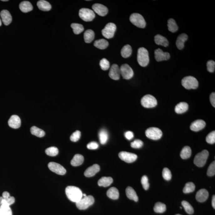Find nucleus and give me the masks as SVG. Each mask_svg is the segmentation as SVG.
I'll list each match as a JSON object with an SVG mask.
<instances>
[{
  "instance_id": "f257e3e1",
  "label": "nucleus",
  "mask_w": 215,
  "mask_h": 215,
  "mask_svg": "<svg viewBox=\"0 0 215 215\" xmlns=\"http://www.w3.org/2000/svg\"><path fill=\"white\" fill-rule=\"evenodd\" d=\"M66 193L69 199L74 202H77L83 197L81 191L77 187L67 186L66 189Z\"/></svg>"
},
{
  "instance_id": "f03ea898",
  "label": "nucleus",
  "mask_w": 215,
  "mask_h": 215,
  "mask_svg": "<svg viewBox=\"0 0 215 215\" xmlns=\"http://www.w3.org/2000/svg\"><path fill=\"white\" fill-rule=\"evenodd\" d=\"M137 60L140 66L145 67L148 65L149 62V52L146 49L140 48L138 50Z\"/></svg>"
},
{
  "instance_id": "7ed1b4c3",
  "label": "nucleus",
  "mask_w": 215,
  "mask_h": 215,
  "mask_svg": "<svg viewBox=\"0 0 215 215\" xmlns=\"http://www.w3.org/2000/svg\"><path fill=\"white\" fill-rule=\"evenodd\" d=\"M95 202V199L92 196L83 197L81 199L76 203L77 208L80 210H84L89 208Z\"/></svg>"
},
{
  "instance_id": "20e7f679",
  "label": "nucleus",
  "mask_w": 215,
  "mask_h": 215,
  "mask_svg": "<svg viewBox=\"0 0 215 215\" xmlns=\"http://www.w3.org/2000/svg\"><path fill=\"white\" fill-rule=\"evenodd\" d=\"M182 86L186 89H196L198 87V82L195 77L189 76H186L182 79Z\"/></svg>"
},
{
  "instance_id": "39448f33",
  "label": "nucleus",
  "mask_w": 215,
  "mask_h": 215,
  "mask_svg": "<svg viewBox=\"0 0 215 215\" xmlns=\"http://www.w3.org/2000/svg\"><path fill=\"white\" fill-rule=\"evenodd\" d=\"M208 156V151L207 150H203L197 154L194 157V164L198 167H203L207 162Z\"/></svg>"
},
{
  "instance_id": "423d86ee",
  "label": "nucleus",
  "mask_w": 215,
  "mask_h": 215,
  "mask_svg": "<svg viewBox=\"0 0 215 215\" xmlns=\"http://www.w3.org/2000/svg\"><path fill=\"white\" fill-rule=\"evenodd\" d=\"M130 21L137 27L143 29L145 27L146 22L143 16L138 13H133L129 18Z\"/></svg>"
},
{
  "instance_id": "0eeeda50",
  "label": "nucleus",
  "mask_w": 215,
  "mask_h": 215,
  "mask_svg": "<svg viewBox=\"0 0 215 215\" xmlns=\"http://www.w3.org/2000/svg\"><path fill=\"white\" fill-rule=\"evenodd\" d=\"M141 104L146 108H152L157 105V100L155 97L150 95H147L141 99Z\"/></svg>"
},
{
  "instance_id": "6e6552de",
  "label": "nucleus",
  "mask_w": 215,
  "mask_h": 215,
  "mask_svg": "<svg viewBox=\"0 0 215 215\" xmlns=\"http://www.w3.org/2000/svg\"><path fill=\"white\" fill-rule=\"evenodd\" d=\"M79 16L85 22L92 21L95 18V14L92 10L87 8H82L79 10Z\"/></svg>"
},
{
  "instance_id": "1a4fd4ad",
  "label": "nucleus",
  "mask_w": 215,
  "mask_h": 215,
  "mask_svg": "<svg viewBox=\"0 0 215 215\" xmlns=\"http://www.w3.org/2000/svg\"><path fill=\"white\" fill-rule=\"evenodd\" d=\"M146 136L150 139L158 140L162 136V132L160 129L155 127H151L145 131Z\"/></svg>"
},
{
  "instance_id": "9d476101",
  "label": "nucleus",
  "mask_w": 215,
  "mask_h": 215,
  "mask_svg": "<svg viewBox=\"0 0 215 215\" xmlns=\"http://www.w3.org/2000/svg\"><path fill=\"white\" fill-rule=\"evenodd\" d=\"M116 26L114 23H109L106 25L105 27L102 31V33L104 37L110 39L114 36Z\"/></svg>"
},
{
  "instance_id": "9b49d317",
  "label": "nucleus",
  "mask_w": 215,
  "mask_h": 215,
  "mask_svg": "<svg viewBox=\"0 0 215 215\" xmlns=\"http://www.w3.org/2000/svg\"><path fill=\"white\" fill-rule=\"evenodd\" d=\"M120 69V74L123 79L128 80L133 77L134 71L132 68L127 64L123 65Z\"/></svg>"
},
{
  "instance_id": "f8f14e48",
  "label": "nucleus",
  "mask_w": 215,
  "mask_h": 215,
  "mask_svg": "<svg viewBox=\"0 0 215 215\" xmlns=\"http://www.w3.org/2000/svg\"><path fill=\"white\" fill-rule=\"evenodd\" d=\"M119 157L121 160L126 163H132L136 160L138 156L136 154L126 151H122L119 153Z\"/></svg>"
},
{
  "instance_id": "ddd939ff",
  "label": "nucleus",
  "mask_w": 215,
  "mask_h": 215,
  "mask_svg": "<svg viewBox=\"0 0 215 215\" xmlns=\"http://www.w3.org/2000/svg\"><path fill=\"white\" fill-rule=\"evenodd\" d=\"M49 169L52 172L59 175H64L66 173V170L64 167L58 163L51 162L48 165Z\"/></svg>"
},
{
  "instance_id": "4468645a",
  "label": "nucleus",
  "mask_w": 215,
  "mask_h": 215,
  "mask_svg": "<svg viewBox=\"0 0 215 215\" xmlns=\"http://www.w3.org/2000/svg\"><path fill=\"white\" fill-rule=\"evenodd\" d=\"M155 58L158 62L165 61L170 58V55L168 52H163L162 50L158 48L155 51Z\"/></svg>"
},
{
  "instance_id": "2eb2a0df",
  "label": "nucleus",
  "mask_w": 215,
  "mask_h": 215,
  "mask_svg": "<svg viewBox=\"0 0 215 215\" xmlns=\"http://www.w3.org/2000/svg\"><path fill=\"white\" fill-rule=\"evenodd\" d=\"M92 8L96 13L102 17L106 16L108 13L107 7L102 4L98 3L94 4L92 6Z\"/></svg>"
},
{
  "instance_id": "dca6fc26",
  "label": "nucleus",
  "mask_w": 215,
  "mask_h": 215,
  "mask_svg": "<svg viewBox=\"0 0 215 215\" xmlns=\"http://www.w3.org/2000/svg\"><path fill=\"white\" fill-rule=\"evenodd\" d=\"M120 69L117 64H113L110 69L109 76L111 79L118 80L120 79Z\"/></svg>"
},
{
  "instance_id": "f3484780",
  "label": "nucleus",
  "mask_w": 215,
  "mask_h": 215,
  "mask_svg": "<svg viewBox=\"0 0 215 215\" xmlns=\"http://www.w3.org/2000/svg\"><path fill=\"white\" fill-rule=\"evenodd\" d=\"M206 123L205 122L202 120H197L194 121L191 123L190 128L194 132H198L204 128Z\"/></svg>"
},
{
  "instance_id": "a211bd4d",
  "label": "nucleus",
  "mask_w": 215,
  "mask_h": 215,
  "mask_svg": "<svg viewBox=\"0 0 215 215\" xmlns=\"http://www.w3.org/2000/svg\"><path fill=\"white\" fill-rule=\"evenodd\" d=\"M8 124L9 126L13 128H18L21 126V120L18 116L14 115L9 119Z\"/></svg>"
},
{
  "instance_id": "6ab92c4d",
  "label": "nucleus",
  "mask_w": 215,
  "mask_h": 215,
  "mask_svg": "<svg viewBox=\"0 0 215 215\" xmlns=\"http://www.w3.org/2000/svg\"><path fill=\"white\" fill-rule=\"evenodd\" d=\"M100 170V166L98 165L94 164L86 169L84 173L85 176L87 177H92L95 176Z\"/></svg>"
},
{
  "instance_id": "aec40b11",
  "label": "nucleus",
  "mask_w": 215,
  "mask_h": 215,
  "mask_svg": "<svg viewBox=\"0 0 215 215\" xmlns=\"http://www.w3.org/2000/svg\"><path fill=\"white\" fill-rule=\"evenodd\" d=\"M3 23L6 26L8 25L12 21V18L11 14L7 10H3L0 13Z\"/></svg>"
},
{
  "instance_id": "412c9836",
  "label": "nucleus",
  "mask_w": 215,
  "mask_h": 215,
  "mask_svg": "<svg viewBox=\"0 0 215 215\" xmlns=\"http://www.w3.org/2000/svg\"><path fill=\"white\" fill-rule=\"evenodd\" d=\"M209 196L208 191L205 189H200L197 192L196 198L200 202H203L207 200Z\"/></svg>"
},
{
  "instance_id": "4be33fe9",
  "label": "nucleus",
  "mask_w": 215,
  "mask_h": 215,
  "mask_svg": "<svg viewBox=\"0 0 215 215\" xmlns=\"http://www.w3.org/2000/svg\"><path fill=\"white\" fill-rule=\"evenodd\" d=\"M188 39V36L186 34L183 33L180 35L178 37L176 42L177 48L180 50L183 49L184 46H185L184 44Z\"/></svg>"
},
{
  "instance_id": "5701e85b",
  "label": "nucleus",
  "mask_w": 215,
  "mask_h": 215,
  "mask_svg": "<svg viewBox=\"0 0 215 215\" xmlns=\"http://www.w3.org/2000/svg\"><path fill=\"white\" fill-rule=\"evenodd\" d=\"M154 40L156 45L167 47L169 45L168 39L165 37L160 34L156 35L154 38Z\"/></svg>"
},
{
  "instance_id": "b1692460",
  "label": "nucleus",
  "mask_w": 215,
  "mask_h": 215,
  "mask_svg": "<svg viewBox=\"0 0 215 215\" xmlns=\"http://www.w3.org/2000/svg\"><path fill=\"white\" fill-rule=\"evenodd\" d=\"M19 8L21 11L24 13L29 12L33 10V6L29 1H24L20 3Z\"/></svg>"
},
{
  "instance_id": "393cba45",
  "label": "nucleus",
  "mask_w": 215,
  "mask_h": 215,
  "mask_svg": "<svg viewBox=\"0 0 215 215\" xmlns=\"http://www.w3.org/2000/svg\"><path fill=\"white\" fill-rule=\"evenodd\" d=\"M126 194L127 197L129 199L134 200L135 202H138V197L136 192L133 188L130 186H128L126 188Z\"/></svg>"
},
{
  "instance_id": "a878e982",
  "label": "nucleus",
  "mask_w": 215,
  "mask_h": 215,
  "mask_svg": "<svg viewBox=\"0 0 215 215\" xmlns=\"http://www.w3.org/2000/svg\"><path fill=\"white\" fill-rule=\"evenodd\" d=\"M188 104L186 102H181L177 104L175 107V111L177 114H182L187 111Z\"/></svg>"
},
{
  "instance_id": "bb28decb",
  "label": "nucleus",
  "mask_w": 215,
  "mask_h": 215,
  "mask_svg": "<svg viewBox=\"0 0 215 215\" xmlns=\"http://www.w3.org/2000/svg\"><path fill=\"white\" fill-rule=\"evenodd\" d=\"M84 158L83 156L81 154H76L71 162V164L74 167L81 165L83 163Z\"/></svg>"
},
{
  "instance_id": "cd10ccee",
  "label": "nucleus",
  "mask_w": 215,
  "mask_h": 215,
  "mask_svg": "<svg viewBox=\"0 0 215 215\" xmlns=\"http://www.w3.org/2000/svg\"><path fill=\"white\" fill-rule=\"evenodd\" d=\"M37 4L38 8L41 11H48L51 9V4L45 0H40L38 1Z\"/></svg>"
},
{
  "instance_id": "c85d7f7f",
  "label": "nucleus",
  "mask_w": 215,
  "mask_h": 215,
  "mask_svg": "<svg viewBox=\"0 0 215 215\" xmlns=\"http://www.w3.org/2000/svg\"><path fill=\"white\" fill-rule=\"evenodd\" d=\"M113 178L110 177H103L98 181V185L100 186H103L104 187L109 186L113 183Z\"/></svg>"
},
{
  "instance_id": "c756f323",
  "label": "nucleus",
  "mask_w": 215,
  "mask_h": 215,
  "mask_svg": "<svg viewBox=\"0 0 215 215\" xmlns=\"http://www.w3.org/2000/svg\"><path fill=\"white\" fill-rule=\"evenodd\" d=\"M107 195L109 198L113 200H117L119 198V192L118 190L115 187H112L107 191Z\"/></svg>"
},
{
  "instance_id": "7c9ffc66",
  "label": "nucleus",
  "mask_w": 215,
  "mask_h": 215,
  "mask_svg": "<svg viewBox=\"0 0 215 215\" xmlns=\"http://www.w3.org/2000/svg\"><path fill=\"white\" fill-rule=\"evenodd\" d=\"M85 42L87 43H90L95 38V33L93 31L87 30L85 32L84 34Z\"/></svg>"
},
{
  "instance_id": "2f4dec72",
  "label": "nucleus",
  "mask_w": 215,
  "mask_h": 215,
  "mask_svg": "<svg viewBox=\"0 0 215 215\" xmlns=\"http://www.w3.org/2000/svg\"><path fill=\"white\" fill-rule=\"evenodd\" d=\"M94 45L99 49L104 50L108 46V42L105 39H100L95 41Z\"/></svg>"
},
{
  "instance_id": "473e14b6",
  "label": "nucleus",
  "mask_w": 215,
  "mask_h": 215,
  "mask_svg": "<svg viewBox=\"0 0 215 215\" xmlns=\"http://www.w3.org/2000/svg\"><path fill=\"white\" fill-rule=\"evenodd\" d=\"M132 48L130 45H126L123 47L121 51V54L123 58L129 57L132 54Z\"/></svg>"
},
{
  "instance_id": "72a5a7b5",
  "label": "nucleus",
  "mask_w": 215,
  "mask_h": 215,
  "mask_svg": "<svg viewBox=\"0 0 215 215\" xmlns=\"http://www.w3.org/2000/svg\"><path fill=\"white\" fill-rule=\"evenodd\" d=\"M30 132L32 135L39 138L43 137L45 135V131L35 126L31 128Z\"/></svg>"
},
{
  "instance_id": "f704fd0d",
  "label": "nucleus",
  "mask_w": 215,
  "mask_h": 215,
  "mask_svg": "<svg viewBox=\"0 0 215 215\" xmlns=\"http://www.w3.org/2000/svg\"><path fill=\"white\" fill-rule=\"evenodd\" d=\"M99 138L100 143L102 145L107 143L108 140V135L107 130L105 129H102L100 131L99 134Z\"/></svg>"
},
{
  "instance_id": "c9c22d12",
  "label": "nucleus",
  "mask_w": 215,
  "mask_h": 215,
  "mask_svg": "<svg viewBox=\"0 0 215 215\" xmlns=\"http://www.w3.org/2000/svg\"><path fill=\"white\" fill-rule=\"evenodd\" d=\"M192 154V151L191 148L189 146H185L182 149L181 152V157L182 159L185 160L190 158Z\"/></svg>"
},
{
  "instance_id": "e433bc0d",
  "label": "nucleus",
  "mask_w": 215,
  "mask_h": 215,
  "mask_svg": "<svg viewBox=\"0 0 215 215\" xmlns=\"http://www.w3.org/2000/svg\"><path fill=\"white\" fill-rule=\"evenodd\" d=\"M168 28L169 31L174 33L178 30L179 27L176 24V22L173 18L169 19L168 21Z\"/></svg>"
},
{
  "instance_id": "4c0bfd02",
  "label": "nucleus",
  "mask_w": 215,
  "mask_h": 215,
  "mask_svg": "<svg viewBox=\"0 0 215 215\" xmlns=\"http://www.w3.org/2000/svg\"><path fill=\"white\" fill-rule=\"evenodd\" d=\"M154 210L157 213H163L166 210V206L163 203H156L154 207Z\"/></svg>"
},
{
  "instance_id": "58836bf2",
  "label": "nucleus",
  "mask_w": 215,
  "mask_h": 215,
  "mask_svg": "<svg viewBox=\"0 0 215 215\" xmlns=\"http://www.w3.org/2000/svg\"><path fill=\"white\" fill-rule=\"evenodd\" d=\"M71 27L73 29V31L76 34H79L83 31L84 27L82 24L78 23H72Z\"/></svg>"
},
{
  "instance_id": "ea45409f",
  "label": "nucleus",
  "mask_w": 215,
  "mask_h": 215,
  "mask_svg": "<svg viewBox=\"0 0 215 215\" xmlns=\"http://www.w3.org/2000/svg\"><path fill=\"white\" fill-rule=\"evenodd\" d=\"M195 186L192 182H188L186 184L184 188L183 192L184 193L187 194L192 192L195 190Z\"/></svg>"
},
{
  "instance_id": "a19ab883",
  "label": "nucleus",
  "mask_w": 215,
  "mask_h": 215,
  "mask_svg": "<svg viewBox=\"0 0 215 215\" xmlns=\"http://www.w3.org/2000/svg\"><path fill=\"white\" fill-rule=\"evenodd\" d=\"M0 215H12L11 207L7 206H0Z\"/></svg>"
},
{
  "instance_id": "79ce46f5",
  "label": "nucleus",
  "mask_w": 215,
  "mask_h": 215,
  "mask_svg": "<svg viewBox=\"0 0 215 215\" xmlns=\"http://www.w3.org/2000/svg\"><path fill=\"white\" fill-rule=\"evenodd\" d=\"M182 204L184 208L185 209L186 212L189 214H192L194 212V209L192 206L189 204V203L185 200L182 201Z\"/></svg>"
},
{
  "instance_id": "37998d69",
  "label": "nucleus",
  "mask_w": 215,
  "mask_h": 215,
  "mask_svg": "<svg viewBox=\"0 0 215 215\" xmlns=\"http://www.w3.org/2000/svg\"><path fill=\"white\" fill-rule=\"evenodd\" d=\"M45 152L47 155L53 157L58 155L59 150L56 147H51L46 149Z\"/></svg>"
},
{
  "instance_id": "c03bdc74",
  "label": "nucleus",
  "mask_w": 215,
  "mask_h": 215,
  "mask_svg": "<svg viewBox=\"0 0 215 215\" xmlns=\"http://www.w3.org/2000/svg\"><path fill=\"white\" fill-rule=\"evenodd\" d=\"M100 66L102 70L104 71L107 70L109 68L110 63L107 59L103 58L100 61Z\"/></svg>"
},
{
  "instance_id": "a18cd8bd",
  "label": "nucleus",
  "mask_w": 215,
  "mask_h": 215,
  "mask_svg": "<svg viewBox=\"0 0 215 215\" xmlns=\"http://www.w3.org/2000/svg\"><path fill=\"white\" fill-rule=\"evenodd\" d=\"M162 176L163 178L166 181H170L172 178V174L170 171L167 168H165L163 169Z\"/></svg>"
},
{
  "instance_id": "49530a36",
  "label": "nucleus",
  "mask_w": 215,
  "mask_h": 215,
  "mask_svg": "<svg viewBox=\"0 0 215 215\" xmlns=\"http://www.w3.org/2000/svg\"><path fill=\"white\" fill-rule=\"evenodd\" d=\"M206 141L208 144H214L215 142V132L213 131L209 133L206 138Z\"/></svg>"
},
{
  "instance_id": "de8ad7c7",
  "label": "nucleus",
  "mask_w": 215,
  "mask_h": 215,
  "mask_svg": "<svg viewBox=\"0 0 215 215\" xmlns=\"http://www.w3.org/2000/svg\"><path fill=\"white\" fill-rule=\"evenodd\" d=\"M144 145L143 142L140 139H135L133 142L131 143V146L135 149L140 148Z\"/></svg>"
},
{
  "instance_id": "09e8293b",
  "label": "nucleus",
  "mask_w": 215,
  "mask_h": 215,
  "mask_svg": "<svg viewBox=\"0 0 215 215\" xmlns=\"http://www.w3.org/2000/svg\"><path fill=\"white\" fill-rule=\"evenodd\" d=\"M141 183L142 184L143 187L145 190H148L149 188V184L148 182V177L146 175H144L142 176L141 179Z\"/></svg>"
},
{
  "instance_id": "8fccbe9b",
  "label": "nucleus",
  "mask_w": 215,
  "mask_h": 215,
  "mask_svg": "<svg viewBox=\"0 0 215 215\" xmlns=\"http://www.w3.org/2000/svg\"><path fill=\"white\" fill-rule=\"evenodd\" d=\"M81 136L80 131L76 130L71 135L70 137V140L73 142H76L80 139Z\"/></svg>"
},
{
  "instance_id": "3c124183",
  "label": "nucleus",
  "mask_w": 215,
  "mask_h": 215,
  "mask_svg": "<svg viewBox=\"0 0 215 215\" xmlns=\"http://www.w3.org/2000/svg\"><path fill=\"white\" fill-rule=\"evenodd\" d=\"M207 175L209 176H214L215 174V161L210 165L207 170Z\"/></svg>"
},
{
  "instance_id": "603ef678",
  "label": "nucleus",
  "mask_w": 215,
  "mask_h": 215,
  "mask_svg": "<svg viewBox=\"0 0 215 215\" xmlns=\"http://www.w3.org/2000/svg\"><path fill=\"white\" fill-rule=\"evenodd\" d=\"M207 70L210 73L214 72L215 69V62L213 60H209L207 63Z\"/></svg>"
},
{
  "instance_id": "864d4df0",
  "label": "nucleus",
  "mask_w": 215,
  "mask_h": 215,
  "mask_svg": "<svg viewBox=\"0 0 215 215\" xmlns=\"http://www.w3.org/2000/svg\"><path fill=\"white\" fill-rule=\"evenodd\" d=\"M98 144L94 141L90 143L87 145V148L89 149H96L98 148Z\"/></svg>"
},
{
  "instance_id": "5fc2aeb1",
  "label": "nucleus",
  "mask_w": 215,
  "mask_h": 215,
  "mask_svg": "<svg viewBox=\"0 0 215 215\" xmlns=\"http://www.w3.org/2000/svg\"><path fill=\"white\" fill-rule=\"evenodd\" d=\"M125 137L127 139L130 140L134 137V133L131 131H127L124 134Z\"/></svg>"
},
{
  "instance_id": "6e6d98bb",
  "label": "nucleus",
  "mask_w": 215,
  "mask_h": 215,
  "mask_svg": "<svg viewBox=\"0 0 215 215\" xmlns=\"http://www.w3.org/2000/svg\"><path fill=\"white\" fill-rule=\"evenodd\" d=\"M210 102L213 107H215V93L212 92L210 95Z\"/></svg>"
},
{
  "instance_id": "4d7b16f0",
  "label": "nucleus",
  "mask_w": 215,
  "mask_h": 215,
  "mask_svg": "<svg viewBox=\"0 0 215 215\" xmlns=\"http://www.w3.org/2000/svg\"><path fill=\"white\" fill-rule=\"evenodd\" d=\"M212 206L213 208L215 209V195H213L212 197Z\"/></svg>"
},
{
  "instance_id": "13d9d810",
  "label": "nucleus",
  "mask_w": 215,
  "mask_h": 215,
  "mask_svg": "<svg viewBox=\"0 0 215 215\" xmlns=\"http://www.w3.org/2000/svg\"><path fill=\"white\" fill-rule=\"evenodd\" d=\"M3 197H0V205H1V202H2V200H3Z\"/></svg>"
},
{
  "instance_id": "bf43d9fd",
  "label": "nucleus",
  "mask_w": 215,
  "mask_h": 215,
  "mask_svg": "<svg viewBox=\"0 0 215 215\" xmlns=\"http://www.w3.org/2000/svg\"><path fill=\"white\" fill-rule=\"evenodd\" d=\"M1 25H2V21H1V19L0 18V26Z\"/></svg>"
},
{
  "instance_id": "052dcab7",
  "label": "nucleus",
  "mask_w": 215,
  "mask_h": 215,
  "mask_svg": "<svg viewBox=\"0 0 215 215\" xmlns=\"http://www.w3.org/2000/svg\"><path fill=\"white\" fill-rule=\"evenodd\" d=\"M2 1H5H5H8V0H2Z\"/></svg>"
},
{
  "instance_id": "680f3d73",
  "label": "nucleus",
  "mask_w": 215,
  "mask_h": 215,
  "mask_svg": "<svg viewBox=\"0 0 215 215\" xmlns=\"http://www.w3.org/2000/svg\"><path fill=\"white\" fill-rule=\"evenodd\" d=\"M175 215H181V214H176Z\"/></svg>"
}]
</instances>
